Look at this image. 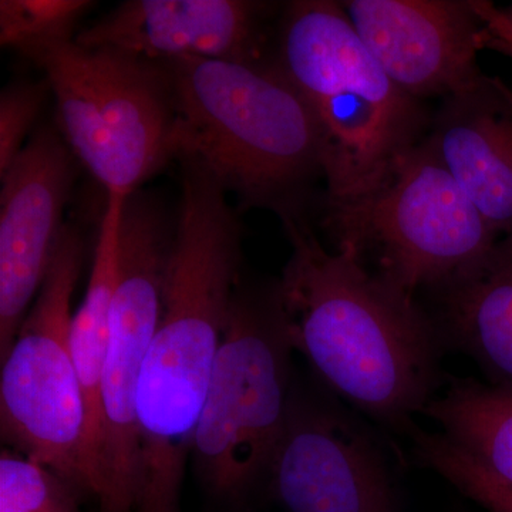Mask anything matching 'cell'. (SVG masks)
Returning a JSON list of instances; mask_svg holds the SVG:
<instances>
[{"label":"cell","instance_id":"6da1fadb","mask_svg":"<svg viewBox=\"0 0 512 512\" xmlns=\"http://www.w3.org/2000/svg\"><path fill=\"white\" fill-rule=\"evenodd\" d=\"M175 161L180 207L160 319L138 384L136 512H181L195 429L242 281V229L227 191L197 158L183 154Z\"/></svg>","mask_w":512,"mask_h":512},{"label":"cell","instance_id":"7a4b0ae2","mask_svg":"<svg viewBox=\"0 0 512 512\" xmlns=\"http://www.w3.org/2000/svg\"><path fill=\"white\" fill-rule=\"evenodd\" d=\"M281 222L292 251L275 288L293 352L356 412L409 429L436 387L433 320L355 255L325 247L306 217Z\"/></svg>","mask_w":512,"mask_h":512},{"label":"cell","instance_id":"3957f363","mask_svg":"<svg viewBox=\"0 0 512 512\" xmlns=\"http://www.w3.org/2000/svg\"><path fill=\"white\" fill-rule=\"evenodd\" d=\"M173 86L174 160L197 158L242 210L305 217L325 180V141L301 93L271 62H164Z\"/></svg>","mask_w":512,"mask_h":512},{"label":"cell","instance_id":"277c9868","mask_svg":"<svg viewBox=\"0 0 512 512\" xmlns=\"http://www.w3.org/2000/svg\"><path fill=\"white\" fill-rule=\"evenodd\" d=\"M269 59L318 120L325 141L326 201L365 191L423 140L427 120L421 101L384 73L342 3H288Z\"/></svg>","mask_w":512,"mask_h":512},{"label":"cell","instance_id":"5b68a950","mask_svg":"<svg viewBox=\"0 0 512 512\" xmlns=\"http://www.w3.org/2000/svg\"><path fill=\"white\" fill-rule=\"evenodd\" d=\"M292 352L275 284L241 281L191 453L202 488L222 510L238 511L268 480L291 402Z\"/></svg>","mask_w":512,"mask_h":512},{"label":"cell","instance_id":"8992f818","mask_svg":"<svg viewBox=\"0 0 512 512\" xmlns=\"http://www.w3.org/2000/svg\"><path fill=\"white\" fill-rule=\"evenodd\" d=\"M336 249L416 298L484 258L500 237L464 194L429 138L397 157L365 191L326 201Z\"/></svg>","mask_w":512,"mask_h":512},{"label":"cell","instance_id":"52a82bcc","mask_svg":"<svg viewBox=\"0 0 512 512\" xmlns=\"http://www.w3.org/2000/svg\"><path fill=\"white\" fill-rule=\"evenodd\" d=\"M28 59L55 94L67 146L107 192L140 190L174 160L173 86L164 62L76 39Z\"/></svg>","mask_w":512,"mask_h":512},{"label":"cell","instance_id":"ba28073f","mask_svg":"<svg viewBox=\"0 0 512 512\" xmlns=\"http://www.w3.org/2000/svg\"><path fill=\"white\" fill-rule=\"evenodd\" d=\"M83 256L79 229L63 225L42 288L0 360V433L8 448L55 471L97 503L86 400L70 346Z\"/></svg>","mask_w":512,"mask_h":512},{"label":"cell","instance_id":"9c48e42d","mask_svg":"<svg viewBox=\"0 0 512 512\" xmlns=\"http://www.w3.org/2000/svg\"><path fill=\"white\" fill-rule=\"evenodd\" d=\"M173 238L174 227L154 195L141 190L127 195L101 375L103 495L99 512L137 511L141 480L138 384L160 319Z\"/></svg>","mask_w":512,"mask_h":512},{"label":"cell","instance_id":"30bf717a","mask_svg":"<svg viewBox=\"0 0 512 512\" xmlns=\"http://www.w3.org/2000/svg\"><path fill=\"white\" fill-rule=\"evenodd\" d=\"M288 512H399L390 464L342 407L292 390L268 477Z\"/></svg>","mask_w":512,"mask_h":512},{"label":"cell","instance_id":"8fae6325","mask_svg":"<svg viewBox=\"0 0 512 512\" xmlns=\"http://www.w3.org/2000/svg\"><path fill=\"white\" fill-rule=\"evenodd\" d=\"M367 50L402 92L423 101L467 92L483 80L477 0H346Z\"/></svg>","mask_w":512,"mask_h":512},{"label":"cell","instance_id":"7c38bea8","mask_svg":"<svg viewBox=\"0 0 512 512\" xmlns=\"http://www.w3.org/2000/svg\"><path fill=\"white\" fill-rule=\"evenodd\" d=\"M0 360L32 308L63 228L74 154L62 133L40 127L0 177Z\"/></svg>","mask_w":512,"mask_h":512},{"label":"cell","instance_id":"4fadbf2b","mask_svg":"<svg viewBox=\"0 0 512 512\" xmlns=\"http://www.w3.org/2000/svg\"><path fill=\"white\" fill-rule=\"evenodd\" d=\"M271 6L249 0H127L77 33L76 42L153 62L183 57L266 62Z\"/></svg>","mask_w":512,"mask_h":512},{"label":"cell","instance_id":"5bb4252c","mask_svg":"<svg viewBox=\"0 0 512 512\" xmlns=\"http://www.w3.org/2000/svg\"><path fill=\"white\" fill-rule=\"evenodd\" d=\"M429 138L434 153L500 238L512 235V90L485 76L443 100Z\"/></svg>","mask_w":512,"mask_h":512},{"label":"cell","instance_id":"9a60e30c","mask_svg":"<svg viewBox=\"0 0 512 512\" xmlns=\"http://www.w3.org/2000/svg\"><path fill=\"white\" fill-rule=\"evenodd\" d=\"M434 292L440 338L471 357L488 383L512 387V235Z\"/></svg>","mask_w":512,"mask_h":512},{"label":"cell","instance_id":"2e32d148","mask_svg":"<svg viewBox=\"0 0 512 512\" xmlns=\"http://www.w3.org/2000/svg\"><path fill=\"white\" fill-rule=\"evenodd\" d=\"M127 195L107 192L106 208L101 217L99 235L94 248L92 271L82 305L73 315L70 328V346L77 375L82 384L87 407V447H89L90 467L97 491L99 507L103 495L101 478V451H103V409H101V375L111 302L116 289L119 271V242L121 214Z\"/></svg>","mask_w":512,"mask_h":512},{"label":"cell","instance_id":"e0dca14e","mask_svg":"<svg viewBox=\"0 0 512 512\" xmlns=\"http://www.w3.org/2000/svg\"><path fill=\"white\" fill-rule=\"evenodd\" d=\"M421 414L439 426L444 439L512 487V387L451 379Z\"/></svg>","mask_w":512,"mask_h":512},{"label":"cell","instance_id":"ac0fdd59","mask_svg":"<svg viewBox=\"0 0 512 512\" xmlns=\"http://www.w3.org/2000/svg\"><path fill=\"white\" fill-rule=\"evenodd\" d=\"M93 5L87 0H2L0 43L29 57L43 47L76 39L77 25Z\"/></svg>","mask_w":512,"mask_h":512},{"label":"cell","instance_id":"d6986e66","mask_svg":"<svg viewBox=\"0 0 512 512\" xmlns=\"http://www.w3.org/2000/svg\"><path fill=\"white\" fill-rule=\"evenodd\" d=\"M69 481L12 448L0 454V512H86Z\"/></svg>","mask_w":512,"mask_h":512},{"label":"cell","instance_id":"ffe728a7","mask_svg":"<svg viewBox=\"0 0 512 512\" xmlns=\"http://www.w3.org/2000/svg\"><path fill=\"white\" fill-rule=\"evenodd\" d=\"M417 460L487 512H512V487L491 476L477 461L437 433L416 431Z\"/></svg>","mask_w":512,"mask_h":512},{"label":"cell","instance_id":"44dd1931","mask_svg":"<svg viewBox=\"0 0 512 512\" xmlns=\"http://www.w3.org/2000/svg\"><path fill=\"white\" fill-rule=\"evenodd\" d=\"M47 84L16 82L0 94V177L22 153L46 100Z\"/></svg>","mask_w":512,"mask_h":512},{"label":"cell","instance_id":"7402d4cb","mask_svg":"<svg viewBox=\"0 0 512 512\" xmlns=\"http://www.w3.org/2000/svg\"><path fill=\"white\" fill-rule=\"evenodd\" d=\"M477 9L483 20L484 49L494 50L512 60V20L504 9L487 0H477Z\"/></svg>","mask_w":512,"mask_h":512}]
</instances>
